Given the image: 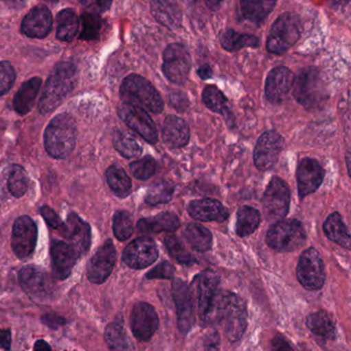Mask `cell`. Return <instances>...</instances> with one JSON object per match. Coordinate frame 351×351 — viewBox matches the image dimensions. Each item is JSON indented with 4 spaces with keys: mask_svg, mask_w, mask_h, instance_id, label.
Wrapping results in <instances>:
<instances>
[{
    "mask_svg": "<svg viewBox=\"0 0 351 351\" xmlns=\"http://www.w3.org/2000/svg\"><path fill=\"white\" fill-rule=\"evenodd\" d=\"M212 324H218L222 326L225 335L230 341H238L247 325V305L245 301L226 291H220L216 297L212 313Z\"/></svg>",
    "mask_w": 351,
    "mask_h": 351,
    "instance_id": "cell-1",
    "label": "cell"
},
{
    "mask_svg": "<svg viewBox=\"0 0 351 351\" xmlns=\"http://www.w3.org/2000/svg\"><path fill=\"white\" fill-rule=\"evenodd\" d=\"M76 84V68L71 63H60L49 75L38 103L41 113L55 110Z\"/></svg>",
    "mask_w": 351,
    "mask_h": 351,
    "instance_id": "cell-2",
    "label": "cell"
},
{
    "mask_svg": "<svg viewBox=\"0 0 351 351\" xmlns=\"http://www.w3.org/2000/svg\"><path fill=\"white\" fill-rule=\"evenodd\" d=\"M76 127L73 119L63 113L52 119L45 132V148L54 158L63 160L76 146Z\"/></svg>",
    "mask_w": 351,
    "mask_h": 351,
    "instance_id": "cell-3",
    "label": "cell"
},
{
    "mask_svg": "<svg viewBox=\"0 0 351 351\" xmlns=\"http://www.w3.org/2000/svg\"><path fill=\"white\" fill-rule=\"evenodd\" d=\"M120 95L125 104L139 107L146 112L159 114L164 109L158 90L148 80L137 74H132L124 80Z\"/></svg>",
    "mask_w": 351,
    "mask_h": 351,
    "instance_id": "cell-4",
    "label": "cell"
},
{
    "mask_svg": "<svg viewBox=\"0 0 351 351\" xmlns=\"http://www.w3.org/2000/svg\"><path fill=\"white\" fill-rule=\"evenodd\" d=\"M292 88L297 102L305 108H321L328 100L325 82L317 68L308 67L301 70L294 78Z\"/></svg>",
    "mask_w": 351,
    "mask_h": 351,
    "instance_id": "cell-5",
    "label": "cell"
},
{
    "mask_svg": "<svg viewBox=\"0 0 351 351\" xmlns=\"http://www.w3.org/2000/svg\"><path fill=\"white\" fill-rule=\"evenodd\" d=\"M220 278L212 270H205L196 276L192 285V296L196 302L198 315L202 325H210L214 304L218 297Z\"/></svg>",
    "mask_w": 351,
    "mask_h": 351,
    "instance_id": "cell-6",
    "label": "cell"
},
{
    "mask_svg": "<svg viewBox=\"0 0 351 351\" xmlns=\"http://www.w3.org/2000/svg\"><path fill=\"white\" fill-rule=\"evenodd\" d=\"M266 241L269 247L278 252L296 251L304 245L306 232L300 221L280 220L269 229Z\"/></svg>",
    "mask_w": 351,
    "mask_h": 351,
    "instance_id": "cell-7",
    "label": "cell"
},
{
    "mask_svg": "<svg viewBox=\"0 0 351 351\" xmlns=\"http://www.w3.org/2000/svg\"><path fill=\"white\" fill-rule=\"evenodd\" d=\"M302 32L300 19L286 12L282 14L272 26L267 40V49L274 55L286 53L295 45Z\"/></svg>",
    "mask_w": 351,
    "mask_h": 351,
    "instance_id": "cell-8",
    "label": "cell"
},
{
    "mask_svg": "<svg viewBox=\"0 0 351 351\" xmlns=\"http://www.w3.org/2000/svg\"><path fill=\"white\" fill-rule=\"evenodd\" d=\"M297 278L306 290L323 288L326 282L325 265L317 250L310 247L303 252L297 267Z\"/></svg>",
    "mask_w": 351,
    "mask_h": 351,
    "instance_id": "cell-9",
    "label": "cell"
},
{
    "mask_svg": "<svg viewBox=\"0 0 351 351\" xmlns=\"http://www.w3.org/2000/svg\"><path fill=\"white\" fill-rule=\"evenodd\" d=\"M290 202L291 191L288 184L280 178H273L263 196L264 212L268 220L284 219L288 215Z\"/></svg>",
    "mask_w": 351,
    "mask_h": 351,
    "instance_id": "cell-10",
    "label": "cell"
},
{
    "mask_svg": "<svg viewBox=\"0 0 351 351\" xmlns=\"http://www.w3.org/2000/svg\"><path fill=\"white\" fill-rule=\"evenodd\" d=\"M163 72L173 84H183L191 70L192 59L189 51L181 43L168 45L163 55Z\"/></svg>",
    "mask_w": 351,
    "mask_h": 351,
    "instance_id": "cell-11",
    "label": "cell"
},
{
    "mask_svg": "<svg viewBox=\"0 0 351 351\" xmlns=\"http://www.w3.org/2000/svg\"><path fill=\"white\" fill-rule=\"evenodd\" d=\"M120 117L122 121L134 132L141 136L148 143L155 144L158 141V130L154 121L146 111L139 107L129 104H122L119 107Z\"/></svg>",
    "mask_w": 351,
    "mask_h": 351,
    "instance_id": "cell-12",
    "label": "cell"
},
{
    "mask_svg": "<svg viewBox=\"0 0 351 351\" xmlns=\"http://www.w3.org/2000/svg\"><path fill=\"white\" fill-rule=\"evenodd\" d=\"M284 148V139L275 131H267L258 140L253 154L255 165L259 170H271L282 154Z\"/></svg>",
    "mask_w": 351,
    "mask_h": 351,
    "instance_id": "cell-13",
    "label": "cell"
},
{
    "mask_svg": "<svg viewBox=\"0 0 351 351\" xmlns=\"http://www.w3.org/2000/svg\"><path fill=\"white\" fill-rule=\"evenodd\" d=\"M37 227L28 216H22L14 222L12 235V247L16 257L27 259L32 255L36 245Z\"/></svg>",
    "mask_w": 351,
    "mask_h": 351,
    "instance_id": "cell-14",
    "label": "cell"
},
{
    "mask_svg": "<svg viewBox=\"0 0 351 351\" xmlns=\"http://www.w3.org/2000/svg\"><path fill=\"white\" fill-rule=\"evenodd\" d=\"M158 255V247L154 239L142 237L127 245L123 253V261L133 269H142L152 265Z\"/></svg>",
    "mask_w": 351,
    "mask_h": 351,
    "instance_id": "cell-15",
    "label": "cell"
},
{
    "mask_svg": "<svg viewBox=\"0 0 351 351\" xmlns=\"http://www.w3.org/2000/svg\"><path fill=\"white\" fill-rule=\"evenodd\" d=\"M117 259L113 241H106L91 258L87 267V274L90 282L102 284L111 276Z\"/></svg>",
    "mask_w": 351,
    "mask_h": 351,
    "instance_id": "cell-16",
    "label": "cell"
},
{
    "mask_svg": "<svg viewBox=\"0 0 351 351\" xmlns=\"http://www.w3.org/2000/svg\"><path fill=\"white\" fill-rule=\"evenodd\" d=\"M19 280L23 290L37 300L47 298L52 293V282L45 270L29 265L21 269Z\"/></svg>",
    "mask_w": 351,
    "mask_h": 351,
    "instance_id": "cell-17",
    "label": "cell"
},
{
    "mask_svg": "<svg viewBox=\"0 0 351 351\" xmlns=\"http://www.w3.org/2000/svg\"><path fill=\"white\" fill-rule=\"evenodd\" d=\"M172 291L177 309V325L183 333H188L195 322L191 289L183 280L177 278L173 280Z\"/></svg>",
    "mask_w": 351,
    "mask_h": 351,
    "instance_id": "cell-18",
    "label": "cell"
},
{
    "mask_svg": "<svg viewBox=\"0 0 351 351\" xmlns=\"http://www.w3.org/2000/svg\"><path fill=\"white\" fill-rule=\"evenodd\" d=\"M159 317L152 305L146 302L137 303L131 315V329L134 336L140 341H148L156 333Z\"/></svg>",
    "mask_w": 351,
    "mask_h": 351,
    "instance_id": "cell-19",
    "label": "cell"
},
{
    "mask_svg": "<svg viewBox=\"0 0 351 351\" xmlns=\"http://www.w3.org/2000/svg\"><path fill=\"white\" fill-rule=\"evenodd\" d=\"M68 243L78 252V255L86 254L91 245V227L76 214H70L60 230Z\"/></svg>",
    "mask_w": 351,
    "mask_h": 351,
    "instance_id": "cell-20",
    "label": "cell"
},
{
    "mask_svg": "<svg viewBox=\"0 0 351 351\" xmlns=\"http://www.w3.org/2000/svg\"><path fill=\"white\" fill-rule=\"evenodd\" d=\"M325 170L319 162L313 158H304L301 160L297 170L299 195L301 198L317 191L323 183Z\"/></svg>",
    "mask_w": 351,
    "mask_h": 351,
    "instance_id": "cell-21",
    "label": "cell"
},
{
    "mask_svg": "<svg viewBox=\"0 0 351 351\" xmlns=\"http://www.w3.org/2000/svg\"><path fill=\"white\" fill-rule=\"evenodd\" d=\"M52 264L54 276L58 280H65L80 257L76 250L65 241H54L51 245Z\"/></svg>",
    "mask_w": 351,
    "mask_h": 351,
    "instance_id": "cell-22",
    "label": "cell"
},
{
    "mask_svg": "<svg viewBox=\"0 0 351 351\" xmlns=\"http://www.w3.org/2000/svg\"><path fill=\"white\" fill-rule=\"evenodd\" d=\"M53 18L49 8L38 5L32 8L22 23V32L31 38H45L51 32Z\"/></svg>",
    "mask_w": 351,
    "mask_h": 351,
    "instance_id": "cell-23",
    "label": "cell"
},
{
    "mask_svg": "<svg viewBox=\"0 0 351 351\" xmlns=\"http://www.w3.org/2000/svg\"><path fill=\"white\" fill-rule=\"evenodd\" d=\"M292 71L284 66L274 68L266 82V96L274 103H280L290 92L294 82Z\"/></svg>",
    "mask_w": 351,
    "mask_h": 351,
    "instance_id": "cell-24",
    "label": "cell"
},
{
    "mask_svg": "<svg viewBox=\"0 0 351 351\" xmlns=\"http://www.w3.org/2000/svg\"><path fill=\"white\" fill-rule=\"evenodd\" d=\"M188 210L195 220L202 222H224L229 216L227 208L218 200L212 198L194 200L189 204Z\"/></svg>",
    "mask_w": 351,
    "mask_h": 351,
    "instance_id": "cell-25",
    "label": "cell"
},
{
    "mask_svg": "<svg viewBox=\"0 0 351 351\" xmlns=\"http://www.w3.org/2000/svg\"><path fill=\"white\" fill-rule=\"evenodd\" d=\"M163 140L171 149L183 147L189 143L190 130L183 119L169 115L162 127Z\"/></svg>",
    "mask_w": 351,
    "mask_h": 351,
    "instance_id": "cell-26",
    "label": "cell"
},
{
    "mask_svg": "<svg viewBox=\"0 0 351 351\" xmlns=\"http://www.w3.org/2000/svg\"><path fill=\"white\" fill-rule=\"evenodd\" d=\"M152 16L166 28L177 29L181 25L183 14L177 0H152Z\"/></svg>",
    "mask_w": 351,
    "mask_h": 351,
    "instance_id": "cell-27",
    "label": "cell"
},
{
    "mask_svg": "<svg viewBox=\"0 0 351 351\" xmlns=\"http://www.w3.org/2000/svg\"><path fill=\"white\" fill-rule=\"evenodd\" d=\"M181 221L174 213H162L152 218L141 219L137 223V229L144 233L174 232Z\"/></svg>",
    "mask_w": 351,
    "mask_h": 351,
    "instance_id": "cell-28",
    "label": "cell"
},
{
    "mask_svg": "<svg viewBox=\"0 0 351 351\" xmlns=\"http://www.w3.org/2000/svg\"><path fill=\"white\" fill-rule=\"evenodd\" d=\"M41 86V80L39 77L31 78L21 86L14 99V107L16 113L25 115L30 112Z\"/></svg>",
    "mask_w": 351,
    "mask_h": 351,
    "instance_id": "cell-29",
    "label": "cell"
},
{
    "mask_svg": "<svg viewBox=\"0 0 351 351\" xmlns=\"http://www.w3.org/2000/svg\"><path fill=\"white\" fill-rule=\"evenodd\" d=\"M324 231L328 239L334 243L346 247V250L351 249L350 231L338 213H333L328 217L324 224Z\"/></svg>",
    "mask_w": 351,
    "mask_h": 351,
    "instance_id": "cell-30",
    "label": "cell"
},
{
    "mask_svg": "<svg viewBox=\"0 0 351 351\" xmlns=\"http://www.w3.org/2000/svg\"><path fill=\"white\" fill-rule=\"evenodd\" d=\"M202 100L208 109L214 112L220 113L227 119V123H230V121L232 123L234 121L232 113L228 107V100L222 90H218L216 86H206L202 94Z\"/></svg>",
    "mask_w": 351,
    "mask_h": 351,
    "instance_id": "cell-31",
    "label": "cell"
},
{
    "mask_svg": "<svg viewBox=\"0 0 351 351\" xmlns=\"http://www.w3.org/2000/svg\"><path fill=\"white\" fill-rule=\"evenodd\" d=\"M278 0H240L243 16L259 24L273 10Z\"/></svg>",
    "mask_w": 351,
    "mask_h": 351,
    "instance_id": "cell-32",
    "label": "cell"
},
{
    "mask_svg": "<svg viewBox=\"0 0 351 351\" xmlns=\"http://www.w3.org/2000/svg\"><path fill=\"white\" fill-rule=\"evenodd\" d=\"M183 237L196 251L203 253V252H207L212 249V232L203 225L198 224V223H191L185 227V231H183Z\"/></svg>",
    "mask_w": 351,
    "mask_h": 351,
    "instance_id": "cell-33",
    "label": "cell"
},
{
    "mask_svg": "<svg viewBox=\"0 0 351 351\" xmlns=\"http://www.w3.org/2000/svg\"><path fill=\"white\" fill-rule=\"evenodd\" d=\"M307 327L315 335L333 340L337 334L335 323L325 311H317L307 317Z\"/></svg>",
    "mask_w": 351,
    "mask_h": 351,
    "instance_id": "cell-34",
    "label": "cell"
},
{
    "mask_svg": "<svg viewBox=\"0 0 351 351\" xmlns=\"http://www.w3.org/2000/svg\"><path fill=\"white\" fill-rule=\"evenodd\" d=\"M220 43L227 51H234L245 47H258L260 41L253 35L241 34L233 29H227L220 34Z\"/></svg>",
    "mask_w": 351,
    "mask_h": 351,
    "instance_id": "cell-35",
    "label": "cell"
},
{
    "mask_svg": "<svg viewBox=\"0 0 351 351\" xmlns=\"http://www.w3.org/2000/svg\"><path fill=\"white\" fill-rule=\"evenodd\" d=\"M261 222L260 212L251 206H245L237 213L236 232L239 237H249L255 232Z\"/></svg>",
    "mask_w": 351,
    "mask_h": 351,
    "instance_id": "cell-36",
    "label": "cell"
},
{
    "mask_svg": "<svg viewBox=\"0 0 351 351\" xmlns=\"http://www.w3.org/2000/svg\"><path fill=\"white\" fill-rule=\"evenodd\" d=\"M105 340L111 351H134L133 344L121 324L113 323L106 328Z\"/></svg>",
    "mask_w": 351,
    "mask_h": 351,
    "instance_id": "cell-37",
    "label": "cell"
},
{
    "mask_svg": "<svg viewBox=\"0 0 351 351\" xmlns=\"http://www.w3.org/2000/svg\"><path fill=\"white\" fill-rule=\"evenodd\" d=\"M78 16L72 10H63L57 16V37L60 40L71 41L78 31Z\"/></svg>",
    "mask_w": 351,
    "mask_h": 351,
    "instance_id": "cell-38",
    "label": "cell"
},
{
    "mask_svg": "<svg viewBox=\"0 0 351 351\" xmlns=\"http://www.w3.org/2000/svg\"><path fill=\"white\" fill-rule=\"evenodd\" d=\"M174 184L168 180H158L150 188L146 196V202L150 206L167 204L172 198Z\"/></svg>",
    "mask_w": 351,
    "mask_h": 351,
    "instance_id": "cell-39",
    "label": "cell"
},
{
    "mask_svg": "<svg viewBox=\"0 0 351 351\" xmlns=\"http://www.w3.org/2000/svg\"><path fill=\"white\" fill-rule=\"evenodd\" d=\"M109 187L115 195L121 198L127 197L132 189L131 180L125 171L117 167H111L106 172Z\"/></svg>",
    "mask_w": 351,
    "mask_h": 351,
    "instance_id": "cell-40",
    "label": "cell"
},
{
    "mask_svg": "<svg viewBox=\"0 0 351 351\" xmlns=\"http://www.w3.org/2000/svg\"><path fill=\"white\" fill-rule=\"evenodd\" d=\"M113 146L126 158H135L142 152L141 146L132 136L117 132L113 136Z\"/></svg>",
    "mask_w": 351,
    "mask_h": 351,
    "instance_id": "cell-41",
    "label": "cell"
},
{
    "mask_svg": "<svg viewBox=\"0 0 351 351\" xmlns=\"http://www.w3.org/2000/svg\"><path fill=\"white\" fill-rule=\"evenodd\" d=\"M80 25H82V30H80V38L84 40H94L99 36L101 27H102V21L96 12H86L82 14Z\"/></svg>",
    "mask_w": 351,
    "mask_h": 351,
    "instance_id": "cell-42",
    "label": "cell"
},
{
    "mask_svg": "<svg viewBox=\"0 0 351 351\" xmlns=\"http://www.w3.org/2000/svg\"><path fill=\"white\" fill-rule=\"evenodd\" d=\"M165 245L171 257L174 258L179 263L190 265L196 262L195 257L188 251L183 241L175 235H168L165 239Z\"/></svg>",
    "mask_w": 351,
    "mask_h": 351,
    "instance_id": "cell-43",
    "label": "cell"
},
{
    "mask_svg": "<svg viewBox=\"0 0 351 351\" xmlns=\"http://www.w3.org/2000/svg\"><path fill=\"white\" fill-rule=\"evenodd\" d=\"M113 233L119 241H127L133 233V221L131 215L126 210H119L113 217Z\"/></svg>",
    "mask_w": 351,
    "mask_h": 351,
    "instance_id": "cell-44",
    "label": "cell"
},
{
    "mask_svg": "<svg viewBox=\"0 0 351 351\" xmlns=\"http://www.w3.org/2000/svg\"><path fill=\"white\" fill-rule=\"evenodd\" d=\"M28 187V177L24 169L20 166H14L8 177V189L14 197H22Z\"/></svg>",
    "mask_w": 351,
    "mask_h": 351,
    "instance_id": "cell-45",
    "label": "cell"
},
{
    "mask_svg": "<svg viewBox=\"0 0 351 351\" xmlns=\"http://www.w3.org/2000/svg\"><path fill=\"white\" fill-rule=\"evenodd\" d=\"M157 168H158V165H157L156 160L150 156H146V158L136 160L130 165L132 174L136 179L142 180V181H146L156 174Z\"/></svg>",
    "mask_w": 351,
    "mask_h": 351,
    "instance_id": "cell-46",
    "label": "cell"
},
{
    "mask_svg": "<svg viewBox=\"0 0 351 351\" xmlns=\"http://www.w3.org/2000/svg\"><path fill=\"white\" fill-rule=\"evenodd\" d=\"M16 80V72L8 62H0V96L12 88Z\"/></svg>",
    "mask_w": 351,
    "mask_h": 351,
    "instance_id": "cell-47",
    "label": "cell"
},
{
    "mask_svg": "<svg viewBox=\"0 0 351 351\" xmlns=\"http://www.w3.org/2000/svg\"><path fill=\"white\" fill-rule=\"evenodd\" d=\"M173 274H174V267L169 262L165 261L159 264L154 269L150 270L146 274V278H150V280H154V278L170 280L173 278Z\"/></svg>",
    "mask_w": 351,
    "mask_h": 351,
    "instance_id": "cell-48",
    "label": "cell"
},
{
    "mask_svg": "<svg viewBox=\"0 0 351 351\" xmlns=\"http://www.w3.org/2000/svg\"><path fill=\"white\" fill-rule=\"evenodd\" d=\"M41 214L43 215L45 218V222L52 227V228L56 229V230H61L63 227L64 223L62 222L60 217L58 216L57 213L49 208V206H45L41 208Z\"/></svg>",
    "mask_w": 351,
    "mask_h": 351,
    "instance_id": "cell-49",
    "label": "cell"
},
{
    "mask_svg": "<svg viewBox=\"0 0 351 351\" xmlns=\"http://www.w3.org/2000/svg\"><path fill=\"white\" fill-rule=\"evenodd\" d=\"M80 2L89 10L99 14L109 10L113 0H80Z\"/></svg>",
    "mask_w": 351,
    "mask_h": 351,
    "instance_id": "cell-50",
    "label": "cell"
},
{
    "mask_svg": "<svg viewBox=\"0 0 351 351\" xmlns=\"http://www.w3.org/2000/svg\"><path fill=\"white\" fill-rule=\"evenodd\" d=\"M169 100H170V104L181 112L187 110L188 107H189V99H188L185 93L173 92L169 97Z\"/></svg>",
    "mask_w": 351,
    "mask_h": 351,
    "instance_id": "cell-51",
    "label": "cell"
},
{
    "mask_svg": "<svg viewBox=\"0 0 351 351\" xmlns=\"http://www.w3.org/2000/svg\"><path fill=\"white\" fill-rule=\"evenodd\" d=\"M41 322L49 329H58L61 326L65 325L66 321L63 317H59L57 315H45L41 317Z\"/></svg>",
    "mask_w": 351,
    "mask_h": 351,
    "instance_id": "cell-52",
    "label": "cell"
},
{
    "mask_svg": "<svg viewBox=\"0 0 351 351\" xmlns=\"http://www.w3.org/2000/svg\"><path fill=\"white\" fill-rule=\"evenodd\" d=\"M220 336L216 332H212L206 337L204 341L205 351H220Z\"/></svg>",
    "mask_w": 351,
    "mask_h": 351,
    "instance_id": "cell-53",
    "label": "cell"
},
{
    "mask_svg": "<svg viewBox=\"0 0 351 351\" xmlns=\"http://www.w3.org/2000/svg\"><path fill=\"white\" fill-rule=\"evenodd\" d=\"M271 351H294L288 340L282 336H276L272 341Z\"/></svg>",
    "mask_w": 351,
    "mask_h": 351,
    "instance_id": "cell-54",
    "label": "cell"
},
{
    "mask_svg": "<svg viewBox=\"0 0 351 351\" xmlns=\"http://www.w3.org/2000/svg\"><path fill=\"white\" fill-rule=\"evenodd\" d=\"M10 343H12V336H10V330H0V348L10 350Z\"/></svg>",
    "mask_w": 351,
    "mask_h": 351,
    "instance_id": "cell-55",
    "label": "cell"
},
{
    "mask_svg": "<svg viewBox=\"0 0 351 351\" xmlns=\"http://www.w3.org/2000/svg\"><path fill=\"white\" fill-rule=\"evenodd\" d=\"M198 74H199L202 80H208V78L212 77V68L208 65L202 66V67H200V69L198 70Z\"/></svg>",
    "mask_w": 351,
    "mask_h": 351,
    "instance_id": "cell-56",
    "label": "cell"
},
{
    "mask_svg": "<svg viewBox=\"0 0 351 351\" xmlns=\"http://www.w3.org/2000/svg\"><path fill=\"white\" fill-rule=\"evenodd\" d=\"M34 351H52V348L47 342L43 341V340H38L35 343Z\"/></svg>",
    "mask_w": 351,
    "mask_h": 351,
    "instance_id": "cell-57",
    "label": "cell"
},
{
    "mask_svg": "<svg viewBox=\"0 0 351 351\" xmlns=\"http://www.w3.org/2000/svg\"><path fill=\"white\" fill-rule=\"evenodd\" d=\"M204 1L207 4L208 8H212V10H218L222 5L224 0H204Z\"/></svg>",
    "mask_w": 351,
    "mask_h": 351,
    "instance_id": "cell-58",
    "label": "cell"
},
{
    "mask_svg": "<svg viewBox=\"0 0 351 351\" xmlns=\"http://www.w3.org/2000/svg\"><path fill=\"white\" fill-rule=\"evenodd\" d=\"M2 1L10 6H19L20 4L23 3L24 0H2Z\"/></svg>",
    "mask_w": 351,
    "mask_h": 351,
    "instance_id": "cell-59",
    "label": "cell"
},
{
    "mask_svg": "<svg viewBox=\"0 0 351 351\" xmlns=\"http://www.w3.org/2000/svg\"><path fill=\"white\" fill-rule=\"evenodd\" d=\"M350 152L346 154V162H348V173L350 174Z\"/></svg>",
    "mask_w": 351,
    "mask_h": 351,
    "instance_id": "cell-60",
    "label": "cell"
},
{
    "mask_svg": "<svg viewBox=\"0 0 351 351\" xmlns=\"http://www.w3.org/2000/svg\"><path fill=\"white\" fill-rule=\"evenodd\" d=\"M45 1L49 2V3H56V2L59 1V0H45Z\"/></svg>",
    "mask_w": 351,
    "mask_h": 351,
    "instance_id": "cell-61",
    "label": "cell"
}]
</instances>
